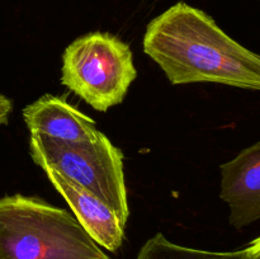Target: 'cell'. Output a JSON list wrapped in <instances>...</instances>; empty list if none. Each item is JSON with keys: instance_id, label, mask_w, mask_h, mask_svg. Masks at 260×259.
I'll return each instance as SVG.
<instances>
[{"instance_id": "cell-1", "label": "cell", "mask_w": 260, "mask_h": 259, "mask_svg": "<svg viewBox=\"0 0 260 259\" xmlns=\"http://www.w3.org/2000/svg\"><path fill=\"white\" fill-rule=\"evenodd\" d=\"M144 52L173 85L216 83L260 90V56L223 32L212 17L180 2L147 24Z\"/></svg>"}, {"instance_id": "cell-2", "label": "cell", "mask_w": 260, "mask_h": 259, "mask_svg": "<svg viewBox=\"0 0 260 259\" xmlns=\"http://www.w3.org/2000/svg\"><path fill=\"white\" fill-rule=\"evenodd\" d=\"M0 259H111L74 215L40 197L0 198Z\"/></svg>"}, {"instance_id": "cell-3", "label": "cell", "mask_w": 260, "mask_h": 259, "mask_svg": "<svg viewBox=\"0 0 260 259\" xmlns=\"http://www.w3.org/2000/svg\"><path fill=\"white\" fill-rule=\"evenodd\" d=\"M136 78L131 47L112 33H86L62 53L61 84L98 112L121 104Z\"/></svg>"}, {"instance_id": "cell-4", "label": "cell", "mask_w": 260, "mask_h": 259, "mask_svg": "<svg viewBox=\"0 0 260 259\" xmlns=\"http://www.w3.org/2000/svg\"><path fill=\"white\" fill-rule=\"evenodd\" d=\"M29 154L35 164L51 169L93 193L126 225L129 218L123 152L102 135L93 142L58 141L30 135Z\"/></svg>"}, {"instance_id": "cell-5", "label": "cell", "mask_w": 260, "mask_h": 259, "mask_svg": "<svg viewBox=\"0 0 260 259\" xmlns=\"http://www.w3.org/2000/svg\"><path fill=\"white\" fill-rule=\"evenodd\" d=\"M220 198L230 208L229 222L243 230L260 218V142L220 167Z\"/></svg>"}, {"instance_id": "cell-6", "label": "cell", "mask_w": 260, "mask_h": 259, "mask_svg": "<svg viewBox=\"0 0 260 259\" xmlns=\"http://www.w3.org/2000/svg\"><path fill=\"white\" fill-rule=\"evenodd\" d=\"M55 189L66 201L74 217L101 248L116 253L124 241V225L111 207L73 180L43 169Z\"/></svg>"}, {"instance_id": "cell-7", "label": "cell", "mask_w": 260, "mask_h": 259, "mask_svg": "<svg viewBox=\"0 0 260 259\" xmlns=\"http://www.w3.org/2000/svg\"><path fill=\"white\" fill-rule=\"evenodd\" d=\"M23 119L30 135L71 144L93 142L103 135L93 118L61 96L45 94L23 109Z\"/></svg>"}, {"instance_id": "cell-8", "label": "cell", "mask_w": 260, "mask_h": 259, "mask_svg": "<svg viewBox=\"0 0 260 259\" xmlns=\"http://www.w3.org/2000/svg\"><path fill=\"white\" fill-rule=\"evenodd\" d=\"M136 259H260V238L233 251H210L179 245L156 233L141 246Z\"/></svg>"}, {"instance_id": "cell-9", "label": "cell", "mask_w": 260, "mask_h": 259, "mask_svg": "<svg viewBox=\"0 0 260 259\" xmlns=\"http://www.w3.org/2000/svg\"><path fill=\"white\" fill-rule=\"evenodd\" d=\"M13 111V102L0 91V126L8 124L9 116Z\"/></svg>"}]
</instances>
